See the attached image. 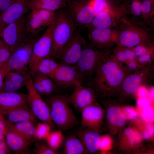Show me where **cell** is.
<instances>
[{"mask_svg": "<svg viewBox=\"0 0 154 154\" xmlns=\"http://www.w3.org/2000/svg\"><path fill=\"white\" fill-rule=\"evenodd\" d=\"M127 75L121 64L111 54L99 66L88 84L102 92L119 90Z\"/></svg>", "mask_w": 154, "mask_h": 154, "instance_id": "1", "label": "cell"}, {"mask_svg": "<svg viewBox=\"0 0 154 154\" xmlns=\"http://www.w3.org/2000/svg\"><path fill=\"white\" fill-rule=\"evenodd\" d=\"M45 101L50 110L51 119L58 129L69 130L79 122L70 106L68 95H56L46 97Z\"/></svg>", "mask_w": 154, "mask_h": 154, "instance_id": "2", "label": "cell"}, {"mask_svg": "<svg viewBox=\"0 0 154 154\" xmlns=\"http://www.w3.org/2000/svg\"><path fill=\"white\" fill-rule=\"evenodd\" d=\"M111 55L109 50L86 43L79 59L73 66L79 74L82 83L85 81L88 84L99 66Z\"/></svg>", "mask_w": 154, "mask_h": 154, "instance_id": "3", "label": "cell"}, {"mask_svg": "<svg viewBox=\"0 0 154 154\" xmlns=\"http://www.w3.org/2000/svg\"><path fill=\"white\" fill-rule=\"evenodd\" d=\"M77 27L65 9L59 11L52 32L50 57L58 60L62 50L76 32Z\"/></svg>", "mask_w": 154, "mask_h": 154, "instance_id": "4", "label": "cell"}, {"mask_svg": "<svg viewBox=\"0 0 154 154\" xmlns=\"http://www.w3.org/2000/svg\"><path fill=\"white\" fill-rule=\"evenodd\" d=\"M117 27L116 46L133 48L139 45L151 44V35L147 30L130 21L125 17Z\"/></svg>", "mask_w": 154, "mask_h": 154, "instance_id": "5", "label": "cell"}, {"mask_svg": "<svg viewBox=\"0 0 154 154\" xmlns=\"http://www.w3.org/2000/svg\"><path fill=\"white\" fill-rule=\"evenodd\" d=\"M55 21L47 27L42 35L34 44L28 65V69L31 77L37 72L42 60L46 58L50 57L52 46V33Z\"/></svg>", "mask_w": 154, "mask_h": 154, "instance_id": "6", "label": "cell"}, {"mask_svg": "<svg viewBox=\"0 0 154 154\" xmlns=\"http://www.w3.org/2000/svg\"><path fill=\"white\" fill-rule=\"evenodd\" d=\"M153 63H150L127 75L119 89L127 94H132L136 92L140 86L151 84L153 79Z\"/></svg>", "mask_w": 154, "mask_h": 154, "instance_id": "7", "label": "cell"}, {"mask_svg": "<svg viewBox=\"0 0 154 154\" xmlns=\"http://www.w3.org/2000/svg\"><path fill=\"white\" fill-rule=\"evenodd\" d=\"M25 86L28 92L27 102L33 114L37 119L48 124L52 129H54L55 125L50 117L48 106L35 89L31 76L28 80Z\"/></svg>", "mask_w": 154, "mask_h": 154, "instance_id": "8", "label": "cell"}, {"mask_svg": "<svg viewBox=\"0 0 154 154\" xmlns=\"http://www.w3.org/2000/svg\"><path fill=\"white\" fill-rule=\"evenodd\" d=\"M27 25V18L24 16L4 29L2 38L15 50L24 44L29 39Z\"/></svg>", "mask_w": 154, "mask_h": 154, "instance_id": "9", "label": "cell"}, {"mask_svg": "<svg viewBox=\"0 0 154 154\" xmlns=\"http://www.w3.org/2000/svg\"><path fill=\"white\" fill-rule=\"evenodd\" d=\"M37 40L30 38L24 44L14 51L4 64L9 71L15 70L24 73H30L27 66L34 44Z\"/></svg>", "mask_w": 154, "mask_h": 154, "instance_id": "10", "label": "cell"}, {"mask_svg": "<svg viewBox=\"0 0 154 154\" xmlns=\"http://www.w3.org/2000/svg\"><path fill=\"white\" fill-rule=\"evenodd\" d=\"M86 42L80 31H76L62 50L57 60L63 65L73 66L79 59Z\"/></svg>", "mask_w": 154, "mask_h": 154, "instance_id": "11", "label": "cell"}, {"mask_svg": "<svg viewBox=\"0 0 154 154\" xmlns=\"http://www.w3.org/2000/svg\"><path fill=\"white\" fill-rule=\"evenodd\" d=\"M57 13L43 9L31 11L27 18V25L29 35L32 37L38 34L56 20Z\"/></svg>", "mask_w": 154, "mask_h": 154, "instance_id": "12", "label": "cell"}, {"mask_svg": "<svg viewBox=\"0 0 154 154\" xmlns=\"http://www.w3.org/2000/svg\"><path fill=\"white\" fill-rule=\"evenodd\" d=\"M65 8L77 27H88L96 15L91 7L84 1H74L66 4Z\"/></svg>", "mask_w": 154, "mask_h": 154, "instance_id": "13", "label": "cell"}, {"mask_svg": "<svg viewBox=\"0 0 154 154\" xmlns=\"http://www.w3.org/2000/svg\"><path fill=\"white\" fill-rule=\"evenodd\" d=\"M88 38L91 44L100 49L109 50L116 45L117 31L116 29L93 28L89 29Z\"/></svg>", "mask_w": 154, "mask_h": 154, "instance_id": "14", "label": "cell"}, {"mask_svg": "<svg viewBox=\"0 0 154 154\" xmlns=\"http://www.w3.org/2000/svg\"><path fill=\"white\" fill-rule=\"evenodd\" d=\"M73 90L68 95L70 104L81 112L85 108L93 103L95 99L93 90L90 86H85L79 81H76Z\"/></svg>", "mask_w": 154, "mask_h": 154, "instance_id": "15", "label": "cell"}, {"mask_svg": "<svg viewBox=\"0 0 154 154\" xmlns=\"http://www.w3.org/2000/svg\"><path fill=\"white\" fill-rule=\"evenodd\" d=\"M126 13L124 10L110 8L96 14L88 28L112 29L117 27Z\"/></svg>", "mask_w": 154, "mask_h": 154, "instance_id": "16", "label": "cell"}, {"mask_svg": "<svg viewBox=\"0 0 154 154\" xmlns=\"http://www.w3.org/2000/svg\"><path fill=\"white\" fill-rule=\"evenodd\" d=\"M50 78L61 90L73 87L75 82H82L80 76L73 66L61 64Z\"/></svg>", "mask_w": 154, "mask_h": 154, "instance_id": "17", "label": "cell"}, {"mask_svg": "<svg viewBox=\"0 0 154 154\" xmlns=\"http://www.w3.org/2000/svg\"><path fill=\"white\" fill-rule=\"evenodd\" d=\"M5 140L10 150L17 154L29 153V146L31 141L9 127L5 121Z\"/></svg>", "mask_w": 154, "mask_h": 154, "instance_id": "18", "label": "cell"}, {"mask_svg": "<svg viewBox=\"0 0 154 154\" xmlns=\"http://www.w3.org/2000/svg\"><path fill=\"white\" fill-rule=\"evenodd\" d=\"M31 78L35 89L41 96L46 97L59 94L61 90L47 75L37 72Z\"/></svg>", "mask_w": 154, "mask_h": 154, "instance_id": "19", "label": "cell"}, {"mask_svg": "<svg viewBox=\"0 0 154 154\" xmlns=\"http://www.w3.org/2000/svg\"><path fill=\"white\" fill-rule=\"evenodd\" d=\"M31 76L29 73H25L13 70L9 72L4 79L0 92H17L25 86L29 78Z\"/></svg>", "mask_w": 154, "mask_h": 154, "instance_id": "20", "label": "cell"}, {"mask_svg": "<svg viewBox=\"0 0 154 154\" xmlns=\"http://www.w3.org/2000/svg\"><path fill=\"white\" fill-rule=\"evenodd\" d=\"M30 0H12L8 8L1 13L4 28L24 16Z\"/></svg>", "mask_w": 154, "mask_h": 154, "instance_id": "21", "label": "cell"}, {"mask_svg": "<svg viewBox=\"0 0 154 154\" xmlns=\"http://www.w3.org/2000/svg\"><path fill=\"white\" fill-rule=\"evenodd\" d=\"M81 112V126L95 131V129L98 126L103 116L102 108L92 103L84 108Z\"/></svg>", "mask_w": 154, "mask_h": 154, "instance_id": "22", "label": "cell"}, {"mask_svg": "<svg viewBox=\"0 0 154 154\" xmlns=\"http://www.w3.org/2000/svg\"><path fill=\"white\" fill-rule=\"evenodd\" d=\"M27 102V94L18 92H0V114L3 115Z\"/></svg>", "mask_w": 154, "mask_h": 154, "instance_id": "23", "label": "cell"}, {"mask_svg": "<svg viewBox=\"0 0 154 154\" xmlns=\"http://www.w3.org/2000/svg\"><path fill=\"white\" fill-rule=\"evenodd\" d=\"M2 116L7 121L12 123L23 121H29L34 123L37 121V119L27 102L13 108Z\"/></svg>", "mask_w": 154, "mask_h": 154, "instance_id": "24", "label": "cell"}, {"mask_svg": "<svg viewBox=\"0 0 154 154\" xmlns=\"http://www.w3.org/2000/svg\"><path fill=\"white\" fill-rule=\"evenodd\" d=\"M76 134L82 142L86 152L94 153L99 149L100 136L97 132L81 126Z\"/></svg>", "mask_w": 154, "mask_h": 154, "instance_id": "25", "label": "cell"}, {"mask_svg": "<svg viewBox=\"0 0 154 154\" xmlns=\"http://www.w3.org/2000/svg\"><path fill=\"white\" fill-rule=\"evenodd\" d=\"M66 4L65 0H30L28 9L31 11L43 9L54 12L65 8Z\"/></svg>", "mask_w": 154, "mask_h": 154, "instance_id": "26", "label": "cell"}, {"mask_svg": "<svg viewBox=\"0 0 154 154\" xmlns=\"http://www.w3.org/2000/svg\"><path fill=\"white\" fill-rule=\"evenodd\" d=\"M5 121L9 127L30 141H32L35 138V126L33 123L23 121L12 123L8 122L5 119Z\"/></svg>", "mask_w": 154, "mask_h": 154, "instance_id": "27", "label": "cell"}, {"mask_svg": "<svg viewBox=\"0 0 154 154\" xmlns=\"http://www.w3.org/2000/svg\"><path fill=\"white\" fill-rule=\"evenodd\" d=\"M64 141V154H82L86 152L83 144L76 134L68 136Z\"/></svg>", "mask_w": 154, "mask_h": 154, "instance_id": "28", "label": "cell"}, {"mask_svg": "<svg viewBox=\"0 0 154 154\" xmlns=\"http://www.w3.org/2000/svg\"><path fill=\"white\" fill-rule=\"evenodd\" d=\"M106 117L111 124L118 126H123L125 123V117L124 113L119 108L112 107L107 110Z\"/></svg>", "mask_w": 154, "mask_h": 154, "instance_id": "29", "label": "cell"}, {"mask_svg": "<svg viewBox=\"0 0 154 154\" xmlns=\"http://www.w3.org/2000/svg\"><path fill=\"white\" fill-rule=\"evenodd\" d=\"M60 64L50 57H48L40 62L37 72L46 75L50 78Z\"/></svg>", "mask_w": 154, "mask_h": 154, "instance_id": "30", "label": "cell"}, {"mask_svg": "<svg viewBox=\"0 0 154 154\" xmlns=\"http://www.w3.org/2000/svg\"><path fill=\"white\" fill-rule=\"evenodd\" d=\"M112 55L115 59L121 64L135 59V54L133 48L116 46Z\"/></svg>", "mask_w": 154, "mask_h": 154, "instance_id": "31", "label": "cell"}, {"mask_svg": "<svg viewBox=\"0 0 154 154\" xmlns=\"http://www.w3.org/2000/svg\"><path fill=\"white\" fill-rule=\"evenodd\" d=\"M64 139L62 131L58 129L51 131L45 140L51 147L58 150L63 143Z\"/></svg>", "mask_w": 154, "mask_h": 154, "instance_id": "32", "label": "cell"}, {"mask_svg": "<svg viewBox=\"0 0 154 154\" xmlns=\"http://www.w3.org/2000/svg\"><path fill=\"white\" fill-rule=\"evenodd\" d=\"M42 140H38L36 141L33 153L35 154H60L58 150L51 147Z\"/></svg>", "mask_w": 154, "mask_h": 154, "instance_id": "33", "label": "cell"}, {"mask_svg": "<svg viewBox=\"0 0 154 154\" xmlns=\"http://www.w3.org/2000/svg\"><path fill=\"white\" fill-rule=\"evenodd\" d=\"M0 37V67L7 61L11 54L15 50Z\"/></svg>", "mask_w": 154, "mask_h": 154, "instance_id": "34", "label": "cell"}, {"mask_svg": "<svg viewBox=\"0 0 154 154\" xmlns=\"http://www.w3.org/2000/svg\"><path fill=\"white\" fill-rule=\"evenodd\" d=\"M35 129V138L39 140L45 139L52 130L49 125L43 122L38 123Z\"/></svg>", "mask_w": 154, "mask_h": 154, "instance_id": "35", "label": "cell"}, {"mask_svg": "<svg viewBox=\"0 0 154 154\" xmlns=\"http://www.w3.org/2000/svg\"><path fill=\"white\" fill-rule=\"evenodd\" d=\"M86 2L91 7L96 15L110 8L105 0H90Z\"/></svg>", "mask_w": 154, "mask_h": 154, "instance_id": "36", "label": "cell"}, {"mask_svg": "<svg viewBox=\"0 0 154 154\" xmlns=\"http://www.w3.org/2000/svg\"><path fill=\"white\" fill-rule=\"evenodd\" d=\"M153 8L152 3L151 0H145L141 3V15L145 21H148L151 18L153 14Z\"/></svg>", "mask_w": 154, "mask_h": 154, "instance_id": "37", "label": "cell"}, {"mask_svg": "<svg viewBox=\"0 0 154 154\" xmlns=\"http://www.w3.org/2000/svg\"><path fill=\"white\" fill-rule=\"evenodd\" d=\"M124 133L127 137L130 143L132 144L139 142L141 139L140 133L137 131L130 128H127L124 131Z\"/></svg>", "mask_w": 154, "mask_h": 154, "instance_id": "38", "label": "cell"}, {"mask_svg": "<svg viewBox=\"0 0 154 154\" xmlns=\"http://www.w3.org/2000/svg\"><path fill=\"white\" fill-rule=\"evenodd\" d=\"M123 63L125 64L122 66L127 75L137 70L144 66L140 65L135 59L129 60Z\"/></svg>", "mask_w": 154, "mask_h": 154, "instance_id": "39", "label": "cell"}, {"mask_svg": "<svg viewBox=\"0 0 154 154\" xmlns=\"http://www.w3.org/2000/svg\"><path fill=\"white\" fill-rule=\"evenodd\" d=\"M143 110L141 116L143 120L147 122L153 121L154 119V112L152 108L149 106Z\"/></svg>", "mask_w": 154, "mask_h": 154, "instance_id": "40", "label": "cell"}, {"mask_svg": "<svg viewBox=\"0 0 154 154\" xmlns=\"http://www.w3.org/2000/svg\"><path fill=\"white\" fill-rule=\"evenodd\" d=\"M141 2L137 0L133 1L130 5V13L133 15L137 17L141 15Z\"/></svg>", "mask_w": 154, "mask_h": 154, "instance_id": "41", "label": "cell"}, {"mask_svg": "<svg viewBox=\"0 0 154 154\" xmlns=\"http://www.w3.org/2000/svg\"><path fill=\"white\" fill-rule=\"evenodd\" d=\"M111 142L110 139L108 136L100 137L99 149L102 151H106L109 148Z\"/></svg>", "mask_w": 154, "mask_h": 154, "instance_id": "42", "label": "cell"}, {"mask_svg": "<svg viewBox=\"0 0 154 154\" xmlns=\"http://www.w3.org/2000/svg\"><path fill=\"white\" fill-rule=\"evenodd\" d=\"M123 113L125 117L130 120L135 119L138 115L137 111L133 108L130 107L125 108L124 109Z\"/></svg>", "mask_w": 154, "mask_h": 154, "instance_id": "43", "label": "cell"}, {"mask_svg": "<svg viewBox=\"0 0 154 154\" xmlns=\"http://www.w3.org/2000/svg\"><path fill=\"white\" fill-rule=\"evenodd\" d=\"M5 118L0 114V140L5 141Z\"/></svg>", "mask_w": 154, "mask_h": 154, "instance_id": "44", "label": "cell"}, {"mask_svg": "<svg viewBox=\"0 0 154 154\" xmlns=\"http://www.w3.org/2000/svg\"><path fill=\"white\" fill-rule=\"evenodd\" d=\"M154 133L153 126L151 124L148 125L146 127L143 134V137L145 139H148L151 137Z\"/></svg>", "mask_w": 154, "mask_h": 154, "instance_id": "45", "label": "cell"}, {"mask_svg": "<svg viewBox=\"0 0 154 154\" xmlns=\"http://www.w3.org/2000/svg\"><path fill=\"white\" fill-rule=\"evenodd\" d=\"M150 103L149 99L144 97H140L137 100V104L139 108L143 109L149 106Z\"/></svg>", "mask_w": 154, "mask_h": 154, "instance_id": "46", "label": "cell"}, {"mask_svg": "<svg viewBox=\"0 0 154 154\" xmlns=\"http://www.w3.org/2000/svg\"><path fill=\"white\" fill-rule=\"evenodd\" d=\"M9 71L4 64L0 67V91L3 84L5 77Z\"/></svg>", "mask_w": 154, "mask_h": 154, "instance_id": "47", "label": "cell"}, {"mask_svg": "<svg viewBox=\"0 0 154 154\" xmlns=\"http://www.w3.org/2000/svg\"><path fill=\"white\" fill-rule=\"evenodd\" d=\"M11 151L9 148L5 141L0 140V154H10Z\"/></svg>", "mask_w": 154, "mask_h": 154, "instance_id": "48", "label": "cell"}, {"mask_svg": "<svg viewBox=\"0 0 154 154\" xmlns=\"http://www.w3.org/2000/svg\"><path fill=\"white\" fill-rule=\"evenodd\" d=\"M12 0H0V12L5 11L9 7Z\"/></svg>", "mask_w": 154, "mask_h": 154, "instance_id": "49", "label": "cell"}, {"mask_svg": "<svg viewBox=\"0 0 154 154\" xmlns=\"http://www.w3.org/2000/svg\"><path fill=\"white\" fill-rule=\"evenodd\" d=\"M143 86H140L137 92L138 96L140 97H144L147 94V91L146 88Z\"/></svg>", "mask_w": 154, "mask_h": 154, "instance_id": "50", "label": "cell"}, {"mask_svg": "<svg viewBox=\"0 0 154 154\" xmlns=\"http://www.w3.org/2000/svg\"><path fill=\"white\" fill-rule=\"evenodd\" d=\"M1 12H0V37L2 38V32L4 28L3 23Z\"/></svg>", "mask_w": 154, "mask_h": 154, "instance_id": "51", "label": "cell"}, {"mask_svg": "<svg viewBox=\"0 0 154 154\" xmlns=\"http://www.w3.org/2000/svg\"><path fill=\"white\" fill-rule=\"evenodd\" d=\"M149 96L152 98H154V90L153 89H151L149 92Z\"/></svg>", "mask_w": 154, "mask_h": 154, "instance_id": "52", "label": "cell"}, {"mask_svg": "<svg viewBox=\"0 0 154 154\" xmlns=\"http://www.w3.org/2000/svg\"></svg>", "mask_w": 154, "mask_h": 154, "instance_id": "53", "label": "cell"}, {"mask_svg": "<svg viewBox=\"0 0 154 154\" xmlns=\"http://www.w3.org/2000/svg\"></svg>", "mask_w": 154, "mask_h": 154, "instance_id": "54", "label": "cell"}]
</instances>
